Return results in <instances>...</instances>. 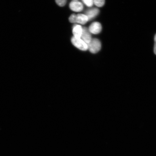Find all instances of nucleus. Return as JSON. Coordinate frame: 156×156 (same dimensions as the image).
Segmentation results:
<instances>
[{
	"label": "nucleus",
	"instance_id": "nucleus-12",
	"mask_svg": "<svg viewBox=\"0 0 156 156\" xmlns=\"http://www.w3.org/2000/svg\"><path fill=\"white\" fill-rule=\"evenodd\" d=\"M154 52L155 55H156V34L154 37Z\"/></svg>",
	"mask_w": 156,
	"mask_h": 156
},
{
	"label": "nucleus",
	"instance_id": "nucleus-11",
	"mask_svg": "<svg viewBox=\"0 0 156 156\" xmlns=\"http://www.w3.org/2000/svg\"><path fill=\"white\" fill-rule=\"evenodd\" d=\"M55 1L58 6L63 7L66 4L67 0H55Z\"/></svg>",
	"mask_w": 156,
	"mask_h": 156
},
{
	"label": "nucleus",
	"instance_id": "nucleus-8",
	"mask_svg": "<svg viewBox=\"0 0 156 156\" xmlns=\"http://www.w3.org/2000/svg\"><path fill=\"white\" fill-rule=\"evenodd\" d=\"M88 21V19L85 15L79 14L76 15L75 23L84 25Z\"/></svg>",
	"mask_w": 156,
	"mask_h": 156
},
{
	"label": "nucleus",
	"instance_id": "nucleus-6",
	"mask_svg": "<svg viewBox=\"0 0 156 156\" xmlns=\"http://www.w3.org/2000/svg\"><path fill=\"white\" fill-rule=\"evenodd\" d=\"M99 12V9H98L94 8L87 10L86 12L85 15L87 16L89 21L96 17L98 15Z\"/></svg>",
	"mask_w": 156,
	"mask_h": 156
},
{
	"label": "nucleus",
	"instance_id": "nucleus-1",
	"mask_svg": "<svg viewBox=\"0 0 156 156\" xmlns=\"http://www.w3.org/2000/svg\"><path fill=\"white\" fill-rule=\"evenodd\" d=\"M88 49L91 53H97L100 50L101 44L100 41L97 38L91 39L90 41L87 44Z\"/></svg>",
	"mask_w": 156,
	"mask_h": 156
},
{
	"label": "nucleus",
	"instance_id": "nucleus-13",
	"mask_svg": "<svg viewBox=\"0 0 156 156\" xmlns=\"http://www.w3.org/2000/svg\"><path fill=\"white\" fill-rule=\"evenodd\" d=\"M73 1H77V0H73Z\"/></svg>",
	"mask_w": 156,
	"mask_h": 156
},
{
	"label": "nucleus",
	"instance_id": "nucleus-2",
	"mask_svg": "<svg viewBox=\"0 0 156 156\" xmlns=\"http://www.w3.org/2000/svg\"><path fill=\"white\" fill-rule=\"evenodd\" d=\"M71 42L74 46L83 51L88 50L87 44L80 38H77L73 37L71 38Z\"/></svg>",
	"mask_w": 156,
	"mask_h": 156
},
{
	"label": "nucleus",
	"instance_id": "nucleus-4",
	"mask_svg": "<svg viewBox=\"0 0 156 156\" xmlns=\"http://www.w3.org/2000/svg\"><path fill=\"white\" fill-rule=\"evenodd\" d=\"M69 7L72 11L79 12L83 11V5L80 2L73 1L71 2L69 4Z\"/></svg>",
	"mask_w": 156,
	"mask_h": 156
},
{
	"label": "nucleus",
	"instance_id": "nucleus-3",
	"mask_svg": "<svg viewBox=\"0 0 156 156\" xmlns=\"http://www.w3.org/2000/svg\"><path fill=\"white\" fill-rule=\"evenodd\" d=\"M102 25L98 22H94L90 26L89 30L91 34H99L102 30Z\"/></svg>",
	"mask_w": 156,
	"mask_h": 156
},
{
	"label": "nucleus",
	"instance_id": "nucleus-5",
	"mask_svg": "<svg viewBox=\"0 0 156 156\" xmlns=\"http://www.w3.org/2000/svg\"><path fill=\"white\" fill-rule=\"evenodd\" d=\"M81 38L87 44H88L92 38H91V33L90 32L88 29L86 27L83 28L82 34Z\"/></svg>",
	"mask_w": 156,
	"mask_h": 156
},
{
	"label": "nucleus",
	"instance_id": "nucleus-10",
	"mask_svg": "<svg viewBox=\"0 0 156 156\" xmlns=\"http://www.w3.org/2000/svg\"><path fill=\"white\" fill-rule=\"evenodd\" d=\"M83 3L87 7H92L93 5V0H82Z\"/></svg>",
	"mask_w": 156,
	"mask_h": 156
},
{
	"label": "nucleus",
	"instance_id": "nucleus-7",
	"mask_svg": "<svg viewBox=\"0 0 156 156\" xmlns=\"http://www.w3.org/2000/svg\"><path fill=\"white\" fill-rule=\"evenodd\" d=\"M83 27L80 25H75L73 28V32L74 36L77 38H80L83 32Z\"/></svg>",
	"mask_w": 156,
	"mask_h": 156
},
{
	"label": "nucleus",
	"instance_id": "nucleus-9",
	"mask_svg": "<svg viewBox=\"0 0 156 156\" xmlns=\"http://www.w3.org/2000/svg\"><path fill=\"white\" fill-rule=\"evenodd\" d=\"M93 1L95 5L99 7H103L105 4V0H93Z\"/></svg>",
	"mask_w": 156,
	"mask_h": 156
}]
</instances>
